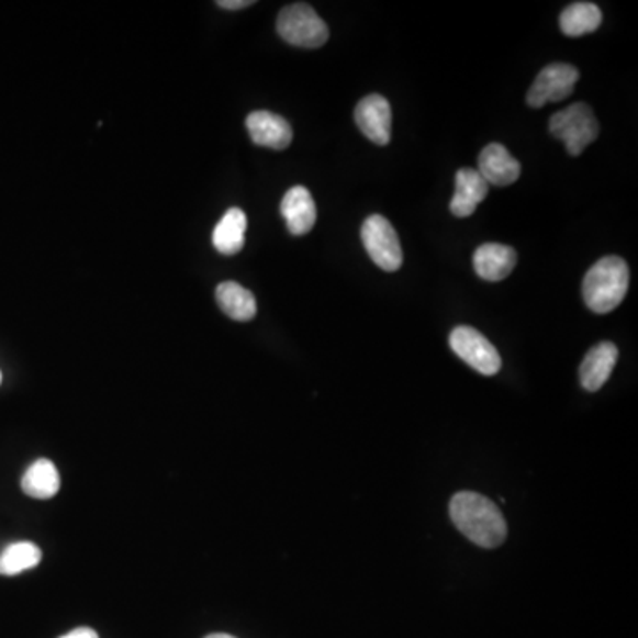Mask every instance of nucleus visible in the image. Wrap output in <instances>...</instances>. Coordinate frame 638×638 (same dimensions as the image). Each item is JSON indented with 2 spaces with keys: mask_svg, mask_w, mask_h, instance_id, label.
Masks as SVG:
<instances>
[{
  "mask_svg": "<svg viewBox=\"0 0 638 638\" xmlns=\"http://www.w3.org/2000/svg\"><path fill=\"white\" fill-rule=\"evenodd\" d=\"M449 513L459 533L478 547H501L507 538V525L501 510L481 493H456L450 501Z\"/></svg>",
  "mask_w": 638,
  "mask_h": 638,
  "instance_id": "1",
  "label": "nucleus"
},
{
  "mask_svg": "<svg viewBox=\"0 0 638 638\" xmlns=\"http://www.w3.org/2000/svg\"><path fill=\"white\" fill-rule=\"evenodd\" d=\"M628 286L629 268L625 259L606 256L583 279V300L593 313H612L625 300Z\"/></svg>",
  "mask_w": 638,
  "mask_h": 638,
  "instance_id": "2",
  "label": "nucleus"
},
{
  "mask_svg": "<svg viewBox=\"0 0 638 638\" xmlns=\"http://www.w3.org/2000/svg\"><path fill=\"white\" fill-rule=\"evenodd\" d=\"M550 134L566 144L571 157H579L580 153L596 141L600 135V123L593 109L585 103H574L564 111L556 112L548 123Z\"/></svg>",
  "mask_w": 638,
  "mask_h": 638,
  "instance_id": "3",
  "label": "nucleus"
},
{
  "mask_svg": "<svg viewBox=\"0 0 638 638\" xmlns=\"http://www.w3.org/2000/svg\"><path fill=\"white\" fill-rule=\"evenodd\" d=\"M277 33L293 46L320 48L328 40V27L309 4L286 5L277 19Z\"/></svg>",
  "mask_w": 638,
  "mask_h": 638,
  "instance_id": "4",
  "label": "nucleus"
},
{
  "mask_svg": "<svg viewBox=\"0 0 638 638\" xmlns=\"http://www.w3.org/2000/svg\"><path fill=\"white\" fill-rule=\"evenodd\" d=\"M360 236L369 258L377 262V267L385 271L400 270L403 265V248L394 225L387 221L385 216H369L368 221L363 222Z\"/></svg>",
  "mask_w": 638,
  "mask_h": 638,
  "instance_id": "5",
  "label": "nucleus"
},
{
  "mask_svg": "<svg viewBox=\"0 0 638 638\" xmlns=\"http://www.w3.org/2000/svg\"><path fill=\"white\" fill-rule=\"evenodd\" d=\"M449 343L459 359L484 377H493L501 371L502 359L495 346L472 326H456L450 332Z\"/></svg>",
  "mask_w": 638,
  "mask_h": 638,
  "instance_id": "6",
  "label": "nucleus"
},
{
  "mask_svg": "<svg viewBox=\"0 0 638 638\" xmlns=\"http://www.w3.org/2000/svg\"><path fill=\"white\" fill-rule=\"evenodd\" d=\"M579 69L564 63H553L541 69L533 88L528 89L527 103L533 109H541L547 103L562 101L570 97L579 82Z\"/></svg>",
  "mask_w": 638,
  "mask_h": 638,
  "instance_id": "7",
  "label": "nucleus"
},
{
  "mask_svg": "<svg viewBox=\"0 0 638 638\" xmlns=\"http://www.w3.org/2000/svg\"><path fill=\"white\" fill-rule=\"evenodd\" d=\"M355 123L366 137L378 146H387L392 138L391 103L381 94H369L355 109Z\"/></svg>",
  "mask_w": 638,
  "mask_h": 638,
  "instance_id": "8",
  "label": "nucleus"
},
{
  "mask_svg": "<svg viewBox=\"0 0 638 638\" xmlns=\"http://www.w3.org/2000/svg\"><path fill=\"white\" fill-rule=\"evenodd\" d=\"M248 135L253 138L254 144L258 146L270 147V149H286L293 141V130L291 124L282 115L273 114L268 111H256L248 114L247 121Z\"/></svg>",
  "mask_w": 638,
  "mask_h": 638,
  "instance_id": "9",
  "label": "nucleus"
},
{
  "mask_svg": "<svg viewBox=\"0 0 638 638\" xmlns=\"http://www.w3.org/2000/svg\"><path fill=\"white\" fill-rule=\"evenodd\" d=\"M280 213L284 216L286 225L291 235H307L316 224V202L305 187H293L286 192L280 202Z\"/></svg>",
  "mask_w": 638,
  "mask_h": 638,
  "instance_id": "10",
  "label": "nucleus"
},
{
  "mask_svg": "<svg viewBox=\"0 0 638 638\" xmlns=\"http://www.w3.org/2000/svg\"><path fill=\"white\" fill-rule=\"evenodd\" d=\"M479 175L488 184L507 187L518 181L522 166L502 144H490L479 155Z\"/></svg>",
  "mask_w": 638,
  "mask_h": 638,
  "instance_id": "11",
  "label": "nucleus"
},
{
  "mask_svg": "<svg viewBox=\"0 0 638 638\" xmlns=\"http://www.w3.org/2000/svg\"><path fill=\"white\" fill-rule=\"evenodd\" d=\"M518 254L515 248L501 244H484L473 253V270L490 282L507 279L515 270Z\"/></svg>",
  "mask_w": 638,
  "mask_h": 638,
  "instance_id": "12",
  "label": "nucleus"
},
{
  "mask_svg": "<svg viewBox=\"0 0 638 638\" xmlns=\"http://www.w3.org/2000/svg\"><path fill=\"white\" fill-rule=\"evenodd\" d=\"M619 359V349L612 343H600L589 349L580 366V383L589 392H596L605 385Z\"/></svg>",
  "mask_w": 638,
  "mask_h": 638,
  "instance_id": "13",
  "label": "nucleus"
},
{
  "mask_svg": "<svg viewBox=\"0 0 638 638\" xmlns=\"http://www.w3.org/2000/svg\"><path fill=\"white\" fill-rule=\"evenodd\" d=\"M490 184L478 169H459L456 172V192L450 201V213L458 219H467L486 199Z\"/></svg>",
  "mask_w": 638,
  "mask_h": 638,
  "instance_id": "14",
  "label": "nucleus"
},
{
  "mask_svg": "<svg viewBox=\"0 0 638 638\" xmlns=\"http://www.w3.org/2000/svg\"><path fill=\"white\" fill-rule=\"evenodd\" d=\"M215 299L224 314H227L235 322H250L258 313V303H256L254 294L233 280L222 282L216 288Z\"/></svg>",
  "mask_w": 638,
  "mask_h": 638,
  "instance_id": "15",
  "label": "nucleus"
},
{
  "mask_svg": "<svg viewBox=\"0 0 638 638\" xmlns=\"http://www.w3.org/2000/svg\"><path fill=\"white\" fill-rule=\"evenodd\" d=\"M247 215L239 208H231L213 231V245L224 256H235L245 245Z\"/></svg>",
  "mask_w": 638,
  "mask_h": 638,
  "instance_id": "16",
  "label": "nucleus"
},
{
  "mask_svg": "<svg viewBox=\"0 0 638 638\" xmlns=\"http://www.w3.org/2000/svg\"><path fill=\"white\" fill-rule=\"evenodd\" d=\"M60 488L59 472L51 459H37L22 478V490L25 495L46 501L56 496Z\"/></svg>",
  "mask_w": 638,
  "mask_h": 638,
  "instance_id": "17",
  "label": "nucleus"
},
{
  "mask_svg": "<svg viewBox=\"0 0 638 638\" xmlns=\"http://www.w3.org/2000/svg\"><path fill=\"white\" fill-rule=\"evenodd\" d=\"M603 22L602 10L593 2H574L560 14V31L570 37L594 33Z\"/></svg>",
  "mask_w": 638,
  "mask_h": 638,
  "instance_id": "18",
  "label": "nucleus"
},
{
  "mask_svg": "<svg viewBox=\"0 0 638 638\" xmlns=\"http://www.w3.org/2000/svg\"><path fill=\"white\" fill-rule=\"evenodd\" d=\"M42 560V550L34 542H13L0 553V574L14 577L23 571L33 570Z\"/></svg>",
  "mask_w": 638,
  "mask_h": 638,
  "instance_id": "19",
  "label": "nucleus"
},
{
  "mask_svg": "<svg viewBox=\"0 0 638 638\" xmlns=\"http://www.w3.org/2000/svg\"><path fill=\"white\" fill-rule=\"evenodd\" d=\"M253 0H219L216 5L222 8V10H244V8H248V5H253Z\"/></svg>",
  "mask_w": 638,
  "mask_h": 638,
  "instance_id": "20",
  "label": "nucleus"
},
{
  "mask_svg": "<svg viewBox=\"0 0 638 638\" xmlns=\"http://www.w3.org/2000/svg\"><path fill=\"white\" fill-rule=\"evenodd\" d=\"M60 638H100V637H98V634L97 631H94V629L77 628L74 629V631H69V634H66L65 637Z\"/></svg>",
  "mask_w": 638,
  "mask_h": 638,
  "instance_id": "21",
  "label": "nucleus"
},
{
  "mask_svg": "<svg viewBox=\"0 0 638 638\" xmlns=\"http://www.w3.org/2000/svg\"><path fill=\"white\" fill-rule=\"evenodd\" d=\"M206 638H236V637H233V635H227V634H213V635H208Z\"/></svg>",
  "mask_w": 638,
  "mask_h": 638,
  "instance_id": "22",
  "label": "nucleus"
},
{
  "mask_svg": "<svg viewBox=\"0 0 638 638\" xmlns=\"http://www.w3.org/2000/svg\"><path fill=\"white\" fill-rule=\"evenodd\" d=\"M0 383H2V374H0Z\"/></svg>",
  "mask_w": 638,
  "mask_h": 638,
  "instance_id": "23",
  "label": "nucleus"
}]
</instances>
